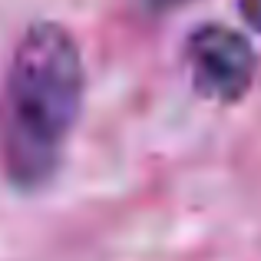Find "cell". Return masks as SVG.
Instances as JSON below:
<instances>
[{
	"label": "cell",
	"mask_w": 261,
	"mask_h": 261,
	"mask_svg": "<svg viewBox=\"0 0 261 261\" xmlns=\"http://www.w3.org/2000/svg\"><path fill=\"white\" fill-rule=\"evenodd\" d=\"M192 89L218 106H235L251 93L258 76V53L238 30L225 23H202L185 40Z\"/></svg>",
	"instance_id": "7a4b0ae2"
},
{
	"label": "cell",
	"mask_w": 261,
	"mask_h": 261,
	"mask_svg": "<svg viewBox=\"0 0 261 261\" xmlns=\"http://www.w3.org/2000/svg\"><path fill=\"white\" fill-rule=\"evenodd\" d=\"M139 4L146 7L149 13H169V10H175V7L189 4V0H139Z\"/></svg>",
	"instance_id": "277c9868"
},
{
	"label": "cell",
	"mask_w": 261,
	"mask_h": 261,
	"mask_svg": "<svg viewBox=\"0 0 261 261\" xmlns=\"http://www.w3.org/2000/svg\"><path fill=\"white\" fill-rule=\"evenodd\" d=\"M238 13L245 17V23L251 30L261 33V0H238Z\"/></svg>",
	"instance_id": "3957f363"
},
{
	"label": "cell",
	"mask_w": 261,
	"mask_h": 261,
	"mask_svg": "<svg viewBox=\"0 0 261 261\" xmlns=\"http://www.w3.org/2000/svg\"><path fill=\"white\" fill-rule=\"evenodd\" d=\"M83 93L76 37L57 20H33L20 33L0 86V166L17 192H40L57 178Z\"/></svg>",
	"instance_id": "6da1fadb"
}]
</instances>
